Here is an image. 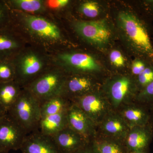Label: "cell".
<instances>
[{
    "label": "cell",
    "instance_id": "22",
    "mask_svg": "<svg viewBox=\"0 0 153 153\" xmlns=\"http://www.w3.org/2000/svg\"><path fill=\"white\" fill-rule=\"evenodd\" d=\"M10 8L28 12H38L43 8V2L40 0H12L7 2Z\"/></svg>",
    "mask_w": 153,
    "mask_h": 153
},
{
    "label": "cell",
    "instance_id": "8",
    "mask_svg": "<svg viewBox=\"0 0 153 153\" xmlns=\"http://www.w3.org/2000/svg\"><path fill=\"white\" fill-rule=\"evenodd\" d=\"M59 58L66 66H69L72 74H85L92 75L104 81L103 70L97 59L92 55L82 52L65 53Z\"/></svg>",
    "mask_w": 153,
    "mask_h": 153
},
{
    "label": "cell",
    "instance_id": "32",
    "mask_svg": "<svg viewBox=\"0 0 153 153\" xmlns=\"http://www.w3.org/2000/svg\"><path fill=\"white\" fill-rule=\"evenodd\" d=\"M74 153H96L91 143L85 147L82 148L81 149L76 151Z\"/></svg>",
    "mask_w": 153,
    "mask_h": 153
},
{
    "label": "cell",
    "instance_id": "13",
    "mask_svg": "<svg viewBox=\"0 0 153 153\" xmlns=\"http://www.w3.org/2000/svg\"><path fill=\"white\" fill-rule=\"evenodd\" d=\"M130 129L120 114L112 111L97 125V133L124 140Z\"/></svg>",
    "mask_w": 153,
    "mask_h": 153
},
{
    "label": "cell",
    "instance_id": "31",
    "mask_svg": "<svg viewBox=\"0 0 153 153\" xmlns=\"http://www.w3.org/2000/svg\"><path fill=\"white\" fill-rule=\"evenodd\" d=\"M69 3L68 0H51L47 1V5L50 8L58 9L66 7Z\"/></svg>",
    "mask_w": 153,
    "mask_h": 153
},
{
    "label": "cell",
    "instance_id": "30",
    "mask_svg": "<svg viewBox=\"0 0 153 153\" xmlns=\"http://www.w3.org/2000/svg\"><path fill=\"white\" fill-rule=\"evenodd\" d=\"M142 14L148 20L153 19V0H145L140 2Z\"/></svg>",
    "mask_w": 153,
    "mask_h": 153
},
{
    "label": "cell",
    "instance_id": "24",
    "mask_svg": "<svg viewBox=\"0 0 153 153\" xmlns=\"http://www.w3.org/2000/svg\"><path fill=\"white\" fill-rule=\"evenodd\" d=\"M135 101L148 107L153 108V81L137 94Z\"/></svg>",
    "mask_w": 153,
    "mask_h": 153
},
{
    "label": "cell",
    "instance_id": "6",
    "mask_svg": "<svg viewBox=\"0 0 153 153\" xmlns=\"http://www.w3.org/2000/svg\"><path fill=\"white\" fill-rule=\"evenodd\" d=\"M103 81L92 75H67L60 94L71 102L88 94L101 89Z\"/></svg>",
    "mask_w": 153,
    "mask_h": 153
},
{
    "label": "cell",
    "instance_id": "25",
    "mask_svg": "<svg viewBox=\"0 0 153 153\" xmlns=\"http://www.w3.org/2000/svg\"><path fill=\"white\" fill-rule=\"evenodd\" d=\"M138 92L153 81V62L135 78Z\"/></svg>",
    "mask_w": 153,
    "mask_h": 153
},
{
    "label": "cell",
    "instance_id": "34",
    "mask_svg": "<svg viewBox=\"0 0 153 153\" xmlns=\"http://www.w3.org/2000/svg\"><path fill=\"white\" fill-rule=\"evenodd\" d=\"M151 117L150 123L152 125V126L153 128V108H152V109L151 110Z\"/></svg>",
    "mask_w": 153,
    "mask_h": 153
},
{
    "label": "cell",
    "instance_id": "16",
    "mask_svg": "<svg viewBox=\"0 0 153 153\" xmlns=\"http://www.w3.org/2000/svg\"><path fill=\"white\" fill-rule=\"evenodd\" d=\"M25 19L30 31L40 38L50 41H57L61 38L59 28L48 20L31 16H27Z\"/></svg>",
    "mask_w": 153,
    "mask_h": 153
},
{
    "label": "cell",
    "instance_id": "20",
    "mask_svg": "<svg viewBox=\"0 0 153 153\" xmlns=\"http://www.w3.org/2000/svg\"><path fill=\"white\" fill-rule=\"evenodd\" d=\"M22 91L21 85L15 80L0 83V104L7 113L17 101Z\"/></svg>",
    "mask_w": 153,
    "mask_h": 153
},
{
    "label": "cell",
    "instance_id": "19",
    "mask_svg": "<svg viewBox=\"0 0 153 153\" xmlns=\"http://www.w3.org/2000/svg\"><path fill=\"white\" fill-rule=\"evenodd\" d=\"M9 27L0 30V60H12L19 47V41Z\"/></svg>",
    "mask_w": 153,
    "mask_h": 153
},
{
    "label": "cell",
    "instance_id": "11",
    "mask_svg": "<svg viewBox=\"0 0 153 153\" xmlns=\"http://www.w3.org/2000/svg\"><path fill=\"white\" fill-rule=\"evenodd\" d=\"M153 139V128L150 123L130 129L124 140L128 153L140 152L149 153Z\"/></svg>",
    "mask_w": 153,
    "mask_h": 153
},
{
    "label": "cell",
    "instance_id": "7",
    "mask_svg": "<svg viewBox=\"0 0 153 153\" xmlns=\"http://www.w3.org/2000/svg\"><path fill=\"white\" fill-rule=\"evenodd\" d=\"M72 102L79 107L97 126L107 115L114 111L101 88L75 99Z\"/></svg>",
    "mask_w": 153,
    "mask_h": 153
},
{
    "label": "cell",
    "instance_id": "14",
    "mask_svg": "<svg viewBox=\"0 0 153 153\" xmlns=\"http://www.w3.org/2000/svg\"><path fill=\"white\" fill-rule=\"evenodd\" d=\"M116 111L120 114L130 128L146 125L150 122L151 109L135 101L125 105Z\"/></svg>",
    "mask_w": 153,
    "mask_h": 153
},
{
    "label": "cell",
    "instance_id": "12",
    "mask_svg": "<svg viewBox=\"0 0 153 153\" xmlns=\"http://www.w3.org/2000/svg\"><path fill=\"white\" fill-rule=\"evenodd\" d=\"M20 151L21 153H61L52 137L38 130L27 134Z\"/></svg>",
    "mask_w": 153,
    "mask_h": 153
},
{
    "label": "cell",
    "instance_id": "15",
    "mask_svg": "<svg viewBox=\"0 0 153 153\" xmlns=\"http://www.w3.org/2000/svg\"><path fill=\"white\" fill-rule=\"evenodd\" d=\"M52 137L61 153H74L90 143L68 126Z\"/></svg>",
    "mask_w": 153,
    "mask_h": 153
},
{
    "label": "cell",
    "instance_id": "5",
    "mask_svg": "<svg viewBox=\"0 0 153 153\" xmlns=\"http://www.w3.org/2000/svg\"><path fill=\"white\" fill-rule=\"evenodd\" d=\"M76 33L88 44L98 48H103L110 43L112 30L105 20L77 21L74 24Z\"/></svg>",
    "mask_w": 153,
    "mask_h": 153
},
{
    "label": "cell",
    "instance_id": "35",
    "mask_svg": "<svg viewBox=\"0 0 153 153\" xmlns=\"http://www.w3.org/2000/svg\"><path fill=\"white\" fill-rule=\"evenodd\" d=\"M0 153H16L13 152H0Z\"/></svg>",
    "mask_w": 153,
    "mask_h": 153
},
{
    "label": "cell",
    "instance_id": "21",
    "mask_svg": "<svg viewBox=\"0 0 153 153\" xmlns=\"http://www.w3.org/2000/svg\"><path fill=\"white\" fill-rule=\"evenodd\" d=\"M71 102L61 94L48 99L41 103V117L66 111Z\"/></svg>",
    "mask_w": 153,
    "mask_h": 153
},
{
    "label": "cell",
    "instance_id": "3",
    "mask_svg": "<svg viewBox=\"0 0 153 153\" xmlns=\"http://www.w3.org/2000/svg\"><path fill=\"white\" fill-rule=\"evenodd\" d=\"M8 114L15 120L27 134L38 130L41 120V103L24 88Z\"/></svg>",
    "mask_w": 153,
    "mask_h": 153
},
{
    "label": "cell",
    "instance_id": "10",
    "mask_svg": "<svg viewBox=\"0 0 153 153\" xmlns=\"http://www.w3.org/2000/svg\"><path fill=\"white\" fill-rule=\"evenodd\" d=\"M67 126L91 141L97 134V126L85 113L73 102L66 110Z\"/></svg>",
    "mask_w": 153,
    "mask_h": 153
},
{
    "label": "cell",
    "instance_id": "37",
    "mask_svg": "<svg viewBox=\"0 0 153 153\" xmlns=\"http://www.w3.org/2000/svg\"><path fill=\"white\" fill-rule=\"evenodd\" d=\"M153 44V40H152Z\"/></svg>",
    "mask_w": 153,
    "mask_h": 153
},
{
    "label": "cell",
    "instance_id": "26",
    "mask_svg": "<svg viewBox=\"0 0 153 153\" xmlns=\"http://www.w3.org/2000/svg\"><path fill=\"white\" fill-rule=\"evenodd\" d=\"M79 11L85 16L89 18H95L100 13V7L97 2L87 1L82 2L79 7Z\"/></svg>",
    "mask_w": 153,
    "mask_h": 153
},
{
    "label": "cell",
    "instance_id": "17",
    "mask_svg": "<svg viewBox=\"0 0 153 153\" xmlns=\"http://www.w3.org/2000/svg\"><path fill=\"white\" fill-rule=\"evenodd\" d=\"M90 143L96 153H128L123 140L97 133Z\"/></svg>",
    "mask_w": 153,
    "mask_h": 153
},
{
    "label": "cell",
    "instance_id": "29",
    "mask_svg": "<svg viewBox=\"0 0 153 153\" xmlns=\"http://www.w3.org/2000/svg\"><path fill=\"white\" fill-rule=\"evenodd\" d=\"M109 60L116 68L121 69L125 66L126 59L123 53L117 49H113L109 53Z\"/></svg>",
    "mask_w": 153,
    "mask_h": 153
},
{
    "label": "cell",
    "instance_id": "36",
    "mask_svg": "<svg viewBox=\"0 0 153 153\" xmlns=\"http://www.w3.org/2000/svg\"><path fill=\"white\" fill-rule=\"evenodd\" d=\"M128 153H147L140 152H129Z\"/></svg>",
    "mask_w": 153,
    "mask_h": 153
},
{
    "label": "cell",
    "instance_id": "1",
    "mask_svg": "<svg viewBox=\"0 0 153 153\" xmlns=\"http://www.w3.org/2000/svg\"><path fill=\"white\" fill-rule=\"evenodd\" d=\"M149 21L142 14L131 11H120L117 17L119 31L133 54L153 62L152 29Z\"/></svg>",
    "mask_w": 153,
    "mask_h": 153
},
{
    "label": "cell",
    "instance_id": "4",
    "mask_svg": "<svg viewBox=\"0 0 153 153\" xmlns=\"http://www.w3.org/2000/svg\"><path fill=\"white\" fill-rule=\"evenodd\" d=\"M66 76L61 71H48L40 74L24 88L41 103L48 99L60 94Z\"/></svg>",
    "mask_w": 153,
    "mask_h": 153
},
{
    "label": "cell",
    "instance_id": "9",
    "mask_svg": "<svg viewBox=\"0 0 153 153\" xmlns=\"http://www.w3.org/2000/svg\"><path fill=\"white\" fill-rule=\"evenodd\" d=\"M27 133L9 114L0 118V152L20 150Z\"/></svg>",
    "mask_w": 153,
    "mask_h": 153
},
{
    "label": "cell",
    "instance_id": "28",
    "mask_svg": "<svg viewBox=\"0 0 153 153\" xmlns=\"http://www.w3.org/2000/svg\"><path fill=\"white\" fill-rule=\"evenodd\" d=\"M10 8L7 2L0 1V30L9 27L11 21Z\"/></svg>",
    "mask_w": 153,
    "mask_h": 153
},
{
    "label": "cell",
    "instance_id": "18",
    "mask_svg": "<svg viewBox=\"0 0 153 153\" xmlns=\"http://www.w3.org/2000/svg\"><path fill=\"white\" fill-rule=\"evenodd\" d=\"M66 111L57 114L41 118L38 130L42 134L52 137L67 127Z\"/></svg>",
    "mask_w": 153,
    "mask_h": 153
},
{
    "label": "cell",
    "instance_id": "23",
    "mask_svg": "<svg viewBox=\"0 0 153 153\" xmlns=\"http://www.w3.org/2000/svg\"><path fill=\"white\" fill-rule=\"evenodd\" d=\"M16 76V70L12 60H0V83L14 81Z\"/></svg>",
    "mask_w": 153,
    "mask_h": 153
},
{
    "label": "cell",
    "instance_id": "33",
    "mask_svg": "<svg viewBox=\"0 0 153 153\" xmlns=\"http://www.w3.org/2000/svg\"><path fill=\"white\" fill-rule=\"evenodd\" d=\"M7 114V112L5 111L4 108H3V107L1 106V104H0V118L1 117H3L4 116Z\"/></svg>",
    "mask_w": 153,
    "mask_h": 153
},
{
    "label": "cell",
    "instance_id": "2",
    "mask_svg": "<svg viewBox=\"0 0 153 153\" xmlns=\"http://www.w3.org/2000/svg\"><path fill=\"white\" fill-rule=\"evenodd\" d=\"M101 89L114 111L135 101L138 92L135 78L126 73L108 76L102 82Z\"/></svg>",
    "mask_w": 153,
    "mask_h": 153
},
{
    "label": "cell",
    "instance_id": "27",
    "mask_svg": "<svg viewBox=\"0 0 153 153\" xmlns=\"http://www.w3.org/2000/svg\"><path fill=\"white\" fill-rule=\"evenodd\" d=\"M153 61L143 58V57H136L132 61L130 68V74L134 78H135L142 73L145 68Z\"/></svg>",
    "mask_w": 153,
    "mask_h": 153
}]
</instances>
